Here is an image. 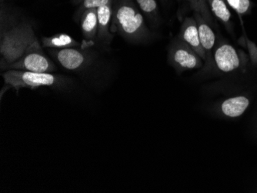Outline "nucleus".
Segmentation results:
<instances>
[{"mask_svg": "<svg viewBox=\"0 0 257 193\" xmlns=\"http://www.w3.org/2000/svg\"><path fill=\"white\" fill-rule=\"evenodd\" d=\"M4 1H6V0H1V3H4Z\"/></svg>", "mask_w": 257, "mask_h": 193, "instance_id": "obj_19", "label": "nucleus"}, {"mask_svg": "<svg viewBox=\"0 0 257 193\" xmlns=\"http://www.w3.org/2000/svg\"><path fill=\"white\" fill-rule=\"evenodd\" d=\"M83 35V47L92 48L96 46L98 33V16L96 8L87 9L82 13L79 19Z\"/></svg>", "mask_w": 257, "mask_h": 193, "instance_id": "obj_11", "label": "nucleus"}, {"mask_svg": "<svg viewBox=\"0 0 257 193\" xmlns=\"http://www.w3.org/2000/svg\"><path fill=\"white\" fill-rule=\"evenodd\" d=\"M193 17L197 23L198 31L200 36V43L202 47L206 53V60L205 61L204 66L201 69V73L203 75L209 74L213 67V52L217 37L213 30V26L209 24L200 14L198 13H193Z\"/></svg>", "mask_w": 257, "mask_h": 193, "instance_id": "obj_10", "label": "nucleus"}, {"mask_svg": "<svg viewBox=\"0 0 257 193\" xmlns=\"http://www.w3.org/2000/svg\"><path fill=\"white\" fill-rule=\"evenodd\" d=\"M41 45L47 50H64L83 47V43H79L71 36L64 33L56 34L52 37H43L41 39Z\"/></svg>", "mask_w": 257, "mask_h": 193, "instance_id": "obj_13", "label": "nucleus"}, {"mask_svg": "<svg viewBox=\"0 0 257 193\" xmlns=\"http://www.w3.org/2000/svg\"><path fill=\"white\" fill-rule=\"evenodd\" d=\"M228 6L239 16L246 15L251 11V0H226Z\"/></svg>", "mask_w": 257, "mask_h": 193, "instance_id": "obj_17", "label": "nucleus"}, {"mask_svg": "<svg viewBox=\"0 0 257 193\" xmlns=\"http://www.w3.org/2000/svg\"><path fill=\"white\" fill-rule=\"evenodd\" d=\"M167 62L179 75L186 71L201 70L204 66L201 57L177 37L169 45Z\"/></svg>", "mask_w": 257, "mask_h": 193, "instance_id": "obj_6", "label": "nucleus"}, {"mask_svg": "<svg viewBox=\"0 0 257 193\" xmlns=\"http://www.w3.org/2000/svg\"><path fill=\"white\" fill-rule=\"evenodd\" d=\"M111 31L134 45L148 44L155 38L134 0H113Z\"/></svg>", "mask_w": 257, "mask_h": 193, "instance_id": "obj_2", "label": "nucleus"}, {"mask_svg": "<svg viewBox=\"0 0 257 193\" xmlns=\"http://www.w3.org/2000/svg\"><path fill=\"white\" fill-rule=\"evenodd\" d=\"M247 47L249 50V54H250L251 60L252 63L257 64V47L253 43L247 40Z\"/></svg>", "mask_w": 257, "mask_h": 193, "instance_id": "obj_18", "label": "nucleus"}, {"mask_svg": "<svg viewBox=\"0 0 257 193\" xmlns=\"http://www.w3.org/2000/svg\"><path fill=\"white\" fill-rule=\"evenodd\" d=\"M242 65L240 56L232 45L217 37L213 52V67L210 73L215 70L222 74H229L236 71Z\"/></svg>", "mask_w": 257, "mask_h": 193, "instance_id": "obj_8", "label": "nucleus"}, {"mask_svg": "<svg viewBox=\"0 0 257 193\" xmlns=\"http://www.w3.org/2000/svg\"><path fill=\"white\" fill-rule=\"evenodd\" d=\"M112 2L113 0H72L73 4L79 6L75 17L78 21L82 13L87 9L96 8L97 10L98 33L96 46L101 50L106 51L110 48L114 37L111 31Z\"/></svg>", "mask_w": 257, "mask_h": 193, "instance_id": "obj_4", "label": "nucleus"}, {"mask_svg": "<svg viewBox=\"0 0 257 193\" xmlns=\"http://www.w3.org/2000/svg\"><path fill=\"white\" fill-rule=\"evenodd\" d=\"M4 86L1 91V99L9 89H15L18 93L20 89H37L40 88L68 89L73 84V79L68 76L55 73H33L21 70H9L2 74Z\"/></svg>", "mask_w": 257, "mask_h": 193, "instance_id": "obj_3", "label": "nucleus"}, {"mask_svg": "<svg viewBox=\"0 0 257 193\" xmlns=\"http://www.w3.org/2000/svg\"><path fill=\"white\" fill-rule=\"evenodd\" d=\"M144 14L149 27L156 30L161 24L162 19L157 0H134Z\"/></svg>", "mask_w": 257, "mask_h": 193, "instance_id": "obj_14", "label": "nucleus"}, {"mask_svg": "<svg viewBox=\"0 0 257 193\" xmlns=\"http://www.w3.org/2000/svg\"><path fill=\"white\" fill-rule=\"evenodd\" d=\"M250 104V100L244 95L212 101L205 106L209 116L218 118H238L242 116Z\"/></svg>", "mask_w": 257, "mask_h": 193, "instance_id": "obj_9", "label": "nucleus"}, {"mask_svg": "<svg viewBox=\"0 0 257 193\" xmlns=\"http://www.w3.org/2000/svg\"><path fill=\"white\" fill-rule=\"evenodd\" d=\"M211 14L220 21L226 29L231 27V14L226 0H206Z\"/></svg>", "mask_w": 257, "mask_h": 193, "instance_id": "obj_15", "label": "nucleus"}, {"mask_svg": "<svg viewBox=\"0 0 257 193\" xmlns=\"http://www.w3.org/2000/svg\"><path fill=\"white\" fill-rule=\"evenodd\" d=\"M185 1L190 4L193 12L200 14L209 24L214 27L213 14L210 12L206 0H185Z\"/></svg>", "mask_w": 257, "mask_h": 193, "instance_id": "obj_16", "label": "nucleus"}, {"mask_svg": "<svg viewBox=\"0 0 257 193\" xmlns=\"http://www.w3.org/2000/svg\"><path fill=\"white\" fill-rule=\"evenodd\" d=\"M177 37L186 44L188 45L192 50H194L201 57L205 63L206 60V53L200 43L197 23L194 17H186L183 20L180 33Z\"/></svg>", "mask_w": 257, "mask_h": 193, "instance_id": "obj_12", "label": "nucleus"}, {"mask_svg": "<svg viewBox=\"0 0 257 193\" xmlns=\"http://www.w3.org/2000/svg\"><path fill=\"white\" fill-rule=\"evenodd\" d=\"M0 26V68L6 71L21 58L37 37L30 20L20 18L18 14L12 12L3 4Z\"/></svg>", "mask_w": 257, "mask_h": 193, "instance_id": "obj_1", "label": "nucleus"}, {"mask_svg": "<svg viewBox=\"0 0 257 193\" xmlns=\"http://www.w3.org/2000/svg\"><path fill=\"white\" fill-rule=\"evenodd\" d=\"M48 53L65 70L78 74L88 73L98 65L99 55L91 48L48 49Z\"/></svg>", "mask_w": 257, "mask_h": 193, "instance_id": "obj_5", "label": "nucleus"}, {"mask_svg": "<svg viewBox=\"0 0 257 193\" xmlns=\"http://www.w3.org/2000/svg\"><path fill=\"white\" fill-rule=\"evenodd\" d=\"M9 70L33 73H56L58 67L43 51V46L37 39L32 43L21 58L9 66L7 70Z\"/></svg>", "mask_w": 257, "mask_h": 193, "instance_id": "obj_7", "label": "nucleus"}]
</instances>
